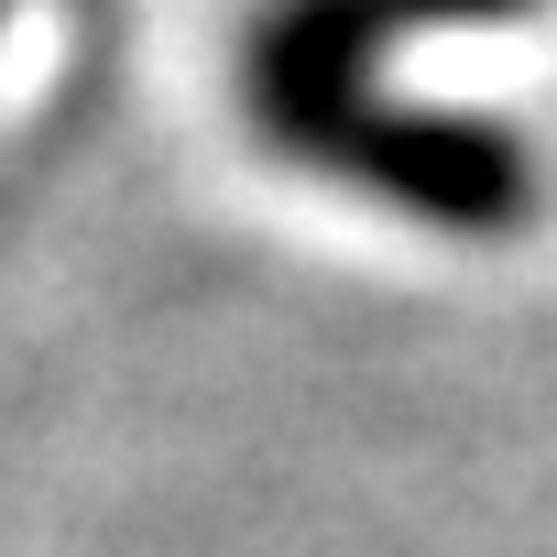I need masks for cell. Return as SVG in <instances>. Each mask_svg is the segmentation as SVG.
<instances>
[{
    "label": "cell",
    "instance_id": "6da1fadb",
    "mask_svg": "<svg viewBox=\"0 0 557 557\" xmlns=\"http://www.w3.org/2000/svg\"><path fill=\"white\" fill-rule=\"evenodd\" d=\"M535 0H262L240 45V99L273 153H296L416 230L448 240H513L535 219V153L492 121L448 110H394L383 55L437 23H513Z\"/></svg>",
    "mask_w": 557,
    "mask_h": 557
}]
</instances>
